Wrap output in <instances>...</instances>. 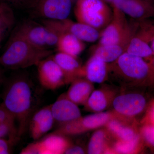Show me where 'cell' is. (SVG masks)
<instances>
[{
	"label": "cell",
	"mask_w": 154,
	"mask_h": 154,
	"mask_svg": "<svg viewBox=\"0 0 154 154\" xmlns=\"http://www.w3.org/2000/svg\"><path fill=\"white\" fill-rule=\"evenodd\" d=\"M2 103L15 118L19 137L28 128L33 115V97L30 82L22 75L12 76L5 83Z\"/></svg>",
	"instance_id": "obj_1"
},
{
	"label": "cell",
	"mask_w": 154,
	"mask_h": 154,
	"mask_svg": "<svg viewBox=\"0 0 154 154\" xmlns=\"http://www.w3.org/2000/svg\"><path fill=\"white\" fill-rule=\"evenodd\" d=\"M108 77L125 85L149 86L154 85V68L150 63L125 52L108 63Z\"/></svg>",
	"instance_id": "obj_2"
},
{
	"label": "cell",
	"mask_w": 154,
	"mask_h": 154,
	"mask_svg": "<svg viewBox=\"0 0 154 154\" xmlns=\"http://www.w3.org/2000/svg\"><path fill=\"white\" fill-rule=\"evenodd\" d=\"M51 54V51L34 46L15 29L5 51L0 56V66L10 69L26 68L37 65Z\"/></svg>",
	"instance_id": "obj_3"
},
{
	"label": "cell",
	"mask_w": 154,
	"mask_h": 154,
	"mask_svg": "<svg viewBox=\"0 0 154 154\" xmlns=\"http://www.w3.org/2000/svg\"><path fill=\"white\" fill-rule=\"evenodd\" d=\"M74 14L78 22L98 30L106 28L113 16V12L102 0H78Z\"/></svg>",
	"instance_id": "obj_4"
},
{
	"label": "cell",
	"mask_w": 154,
	"mask_h": 154,
	"mask_svg": "<svg viewBox=\"0 0 154 154\" xmlns=\"http://www.w3.org/2000/svg\"><path fill=\"white\" fill-rule=\"evenodd\" d=\"M139 26L138 21L134 19L128 22L125 14L113 7L112 19L101 33L99 45L116 44L131 38L136 33Z\"/></svg>",
	"instance_id": "obj_5"
},
{
	"label": "cell",
	"mask_w": 154,
	"mask_h": 154,
	"mask_svg": "<svg viewBox=\"0 0 154 154\" xmlns=\"http://www.w3.org/2000/svg\"><path fill=\"white\" fill-rule=\"evenodd\" d=\"M116 117L114 112L94 113L59 125L54 132L66 136L82 134L105 126L108 122Z\"/></svg>",
	"instance_id": "obj_6"
},
{
	"label": "cell",
	"mask_w": 154,
	"mask_h": 154,
	"mask_svg": "<svg viewBox=\"0 0 154 154\" xmlns=\"http://www.w3.org/2000/svg\"><path fill=\"white\" fill-rule=\"evenodd\" d=\"M72 144L67 136L52 132L45 137L29 144L21 154H62Z\"/></svg>",
	"instance_id": "obj_7"
},
{
	"label": "cell",
	"mask_w": 154,
	"mask_h": 154,
	"mask_svg": "<svg viewBox=\"0 0 154 154\" xmlns=\"http://www.w3.org/2000/svg\"><path fill=\"white\" fill-rule=\"evenodd\" d=\"M112 105L114 112L119 117L132 118L143 112L147 106V101L140 93H127L116 95Z\"/></svg>",
	"instance_id": "obj_8"
},
{
	"label": "cell",
	"mask_w": 154,
	"mask_h": 154,
	"mask_svg": "<svg viewBox=\"0 0 154 154\" xmlns=\"http://www.w3.org/2000/svg\"><path fill=\"white\" fill-rule=\"evenodd\" d=\"M36 66L39 82L45 89L55 90L68 84L63 72L52 57L44 59Z\"/></svg>",
	"instance_id": "obj_9"
},
{
	"label": "cell",
	"mask_w": 154,
	"mask_h": 154,
	"mask_svg": "<svg viewBox=\"0 0 154 154\" xmlns=\"http://www.w3.org/2000/svg\"><path fill=\"white\" fill-rule=\"evenodd\" d=\"M112 4L134 20L154 19V4L148 0H114Z\"/></svg>",
	"instance_id": "obj_10"
},
{
	"label": "cell",
	"mask_w": 154,
	"mask_h": 154,
	"mask_svg": "<svg viewBox=\"0 0 154 154\" xmlns=\"http://www.w3.org/2000/svg\"><path fill=\"white\" fill-rule=\"evenodd\" d=\"M78 106L68 99L65 94H62L51 105L54 122L60 125L79 118L82 116Z\"/></svg>",
	"instance_id": "obj_11"
},
{
	"label": "cell",
	"mask_w": 154,
	"mask_h": 154,
	"mask_svg": "<svg viewBox=\"0 0 154 154\" xmlns=\"http://www.w3.org/2000/svg\"><path fill=\"white\" fill-rule=\"evenodd\" d=\"M37 10L43 17L51 20H63L69 17L71 0H36Z\"/></svg>",
	"instance_id": "obj_12"
},
{
	"label": "cell",
	"mask_w": 154,
	"mask_h": 154,
	"mask_svg": "<svg viewBox=\"0 0 154 154\" xmlns=\"http://www.w3.org/2000/svg\"><path fill=\"white\" fill-rule=\"evenodd\" d=\"M54 122L51 105L39 109L31 116L28 128L34 140L40 139L52 128Z\"/></svg>",
	"instance_id": "obj_13"
},
{
	"label": "cell",
	"mask_w": 154,
	"mask_h": 154,
	"mask_svg": "<svg viewBox=\"0 0 154 154\" xmlns=\"http://www.w3.org/2000/svg\"><path fill=\"white\" fill-rule=\"evenodd\" d=\"M153 36L151 33L139 26L136 33L130 41L125 52L150 61L154 57L150 45Z\"/></svg>",
	"instance_id": "obj_14"
},
{
	"label": "cell",
	"mask_w": 154,
	"mask_h": 154,
	"mask_svg": "<svg viewBox=\"0 0 154 154\" xmlns=\"http://www.w3.org/2000/svg\"><path fill=\"white\" fill-rule=\"evenodd\" d=\"M56 21L63 32L71 33L82 41L94 42L100 38L101 33L99 30L86 24L74 22L67 19Z\"/></svg>",
	"instance_id": "obj_15"
},
{
	"label": "cell",
	"mask_w": 154,
	"mask_h": 154,
	"mask_svg": "<svg viewBox=\"0 0 154 154\" xmlns=\"http://www.w3.org/2000/svg\"><path fill=\"white\" fill-rule=\"evenodd\" d=\"M83 78L93 83L102 84L108 78V65L100 58L93 54L82 66Z\"/></svg>",
	"instance_id": "obj_16"
},
{
	"label": "cell",
	"mask_w": 154,
	"mask_h": 154,
	"mask_svg": "<svg viewBox=\"0 0 154 154\" xmlns=\"http://www.w3.org/2000/svg\"><path fill=\"white\" fill-rule=\"evenodd\" d=\"M116 95L115 91L109 88L94 90L84 105L85 109L93 113L103 112L112 105Z\"/></svg>",
	"instance_id": "obj_17"
},
{
	"label": "cell",
	"mask_w": 154,
	"mask_h": 154,
	"mask_svg": "<svg viewBox=\"0 0 154 154\" xmlns=\"http://www.w3.org/2000/svg\"><path fill=\"white\" fill-rule=\"evenodd\" d=\"M63 72L67 84L79 78H83L82 66L77 57L58 52L52 57Z\"/></svg>",
	"instance_id": "obj_18"
},
{
	"label": "cell",
	"mask_w": 154,
	"mask_h": 154,
	"mask_svg": "<svg viewBox=\"0 0 154 154\" xmlns=\"http://www.w3.org/2000/svg\"><path fill=\"white\" fill-rule=\"evenodd\" d=\"M15 30L34 46L42 49H47L46 30L44 26L33 22H26L19 25Z\"/></svg>",
	"instance_id": "obj_19"
},
{
	"label": "cell",
	"mask_w": 154,
	"mask_h": 154,
	"mask_svg": "<svg viewBox=\"0 0 154 154\" xmlns=\"http://www.w3.org/2000/svg\"><path fill=\"white\" fill-rule=\"evenodd\" d=\"M65 93L66 97L78 105H84L94 90V83L85 78H79L70 83Z\"/></svg>",
	"instance_id": "obj_20"
},
{
	"label": "cell",
	"mask_w": 154,
	"mask_h": 154,
	"mask_svg": "<svg viewBox=\"0 0 154 154\" xmlns=\"http://www.w3.org/2000/svg\"><path fill=\"white\" fill-rule=\"evenodd\" d=\"M132 37L116 44L98 45L94 50L93 54L100 58L107 63L113 62L126 52L128 45Z\"/></svg>",
	"instance_id": "obj_21"
},
{
	"label": "cell",
	"mask_w": 154,
	"mask_h": 154,
	"mask_svg": "<svg viewBox=\"0 0 154 154\" xmlns=\"http://www.w3.org/2000/svg\"><path fill=\"white\" fill-rule=\"evenodd\" d=\"M56 47L58 52L77 57L85 49V44L74 35L63 32L60 34Z\"/></svg>",
	"instance_id": "obj_22"
},
{
	"label": "cell",
	"mask_w": 154,
	"mask_h": 154,
	"mask_svg": "<svg viewBox=\"0 0 154 154\" xmlns=\"http://www.w3.org/2000/svg\"><path fill=\"white\" fill-rule=\"evenodd\" d=\"M119 118L111 119L105 125L107 131L116 138L117 140H132L139 135V132L134 127L127 125Z\"/></svg>",
	"instance_id": "obj_23"
},
{
	"label": "cell",
	"mask_w": 154,
	"mask_h": 154,
	"mask_svg": "<svg viewBox=\"0 0 154 154\" xmlns=\"http://www.w3.org/2000/svg\"><path fill=\"white\" fill-rule=\"evenodd\" d=\"M107 132L106 130L99 129L93 133L88 143V154L110 153V148L107 146Z\"/></svg>",
	"instance_id": "obj_24"
},
{
	"label": "cell",
	"mask_w": 154,
	"mask_h": 154,
	"mask_svg": "<svg viewBox=\"0 0 154 154\" xmlns=\"http://www.w3.org/2000/svg\"><path fill=\"white\" fill-rule=\"evenodd\" d=\"M143 141L140 134L131 140H117L111 149L112 152L119 154H132L137 152L141 149Z\"/></svg>",
	"instance_id": "obj_25"
},
{
	"label": "cell",
	"mask_w": 154,
	"mask_h": 154,
	"mask_svg": "<svg viewBox=\"0 0 154 154\" xmlns=\"http://www.w3.org/2000/svg\"><path fill=\"white\" fill-rule=\"evenodd\" d=\"M15 17L14 12L7 3L4 2L0 8V38H3L14 26Z\"/></svg>",
	"instance_id": "obj_26"
},
{
	"label": "cell",
	"mask_w": 154,
	"mask_h": 154,
	"mask_svg": "<svg viewBox=\"0 0 154 154\" xmlns=\"http://www.w3.org/2000/svg\"><path fill=\"white\" fill-rule=\"evenodd\" d=\"M44 26L46 30V43L47 46H56L59 38L63 31L59 27L55 20L44 21Z\"/></svg>",
	"instance_id": "obj_27"
},
{
	"label": "cell",
	"mask_w": 154,
	"mask_h": 154,
	"mask_svg": "<svg viewBox=\"0 0 154 154\" xmlns=\"http://www.w3.org/2000/svg\"><path fill=\"white\" fill-rule=\"evenodd\" d=\"M14 116L0 102V132L7 130L16 125Z\"/></svg>",
	"instance_id": "obj_28"
},
{
	"label": "cell",
	"mask_w": 154,
	"mask_h": 154,
	"mask_svg": "<svg viewBox=\"0 0 154 154\" xmlns=\"http://www.w3.org/2000/svg\"><path fill=\"white\" fill-rule=\"evenodd\" d=\"M139 133L144 143L154 150V125L146 122L141 128Z\"/></svg>",
	"instance_id": "obj_29"
},
{
	"label": "cell",
	"mask_w": 154,
	"mask_h": 154,
	"mask_svg": "<svg viewBox=\"0 0 154 154\" xmlns=\"http://www.w3.org/2000/svg\"><path fill=\"white\" fill-rule=\"evenodd\" d=\"M15 143L5 138H0V154H11L12 147Z\"/></svg>",
	"instance_id": "obj_30"
},
{
	"label": "cell",
	"mask_w": 154,
	"mask_h": 154,
	"mask_svg": "<svg viewBox=\"0 0 154 154\" xmlns=\"http://www.w3.org/2000/svg\"><path fill=\"white\" fill-rule=\"evenodd\" d=\"M141 28L147 30L154 35V19H148L139 21Z\"/></svg>",
	"instance_id": "obj_31"
},
{
	"label": "cell",
	"mask_w": 154,
	"mask_h": 154,
	"mask_svg": "<svg viewBox=\"0 0 154 154\" xmlns=\"http://www.w3.org/2000/svg\"><path fill=\"white\" fill-rule=\"evenodd\" d=\"M85 153V149L79 146H75L72 144L67 149L65 154H82Z\"/></svg>",
	"instance_id": "obj_32"
},
{
	"label": "cell",
	"mask_w": 154,
	"mask_h": 154,
	"mask_svg": "<svg viewBox=\"0 0 154 154\" xmlns=\"http://www.w3.org/2000/svg\"><path fill=\"white\" fill-rule=\"evenodd\" d=\"M147 117L146 122L154 125V102L151 105Z\"/></svg>",
	"instance_id": "obj_33"
},
{
	"label": "cell",
	"mask_w": 154,
	"mask_h": 154,
	"mask_svg": "<svg viewBox=\"0 0 154 154\" xmlns=\"http://www.w3.org/2000/svg\"><path fill=\"white\" fill-rule=\"evenodd\" d=\"M6 2L13 5H17L23 2L24 0H5Z\"/></svg>",
	"instance_id": "obj_34"
},
{
	"label": "cell",
	"mask_w": 154,
	"mask_h": 154,
	"mask_svg": "<svg viewBox=\"0 0 154 154\" xmlns=\"http://www.w3.org/2000/svg\"><path fill=\"white\" fill-rule=\"evenodd\" d=\"M150 45L152 51L154 56V35L152 37L151 40L150 42Z\"/></svg>",
	"instance_id": "obj_35"
},
{
	"label": "cell",
	"mask_w": 154,
	"mask_h": 154,
	"mask_svg": "<svg viewBox=\"0 0 154 154\" xmlns=\"http://www.w3.org/2000/svg\"><path fill=\"white\" fill-rule=\"evenodd\" d=\"M4 82V79H3V73L2 70L0 69V86Z\"/></svg>",
	"instance_id": "obj_36"
},
{
	"label": "cell",
	"mask_w": 154,
	"mask_h": 154,
	"mask_svg": "<svg viewBox=\"0 0 154 154\" xmlns=\"http://www.w3.org/2000/svg\"><path fill=\"white\" fill-rule=\"evenodd\" d=\"M149 62L152 65V66L154 68V57L152 59V60L150 61Z\"/></svg>",
	"instance_id": "obj_37"
},
{
	"label": "cell",
	"mask_w": 154,
	"mask_h": 154,
	"mask_svg": "<svg viewBox=\"0 0 154 154\" xmlns=\"http://www.w3.org/2000/svg\"><path fill=\"white\" fill-rule=\"evenodd\" d=\"M103 1H106V2H109L111 3L112 4V2L114 1V0H102Z\"/></svg>",
	"instance_id": "obj_38"
},
{
	"label": "cell",
	"mask_w": 154,
	"mask_h": 154,
	"mask_svg": "<svg viewBox=\"0 0 154 154\" xmlns=\"http://www.w3.org/2000/svg\"><path fill=\"white\" fill-rule=\"evenodd\" d=\"M148 1L154 4V0H148Z\"/></svg>",
	"instance_id": "obj_39"
},
{
	"label": "cell",
	"mask_w": 154,
	"mask_h": 154,
	"mask_svg": "<svg viewBox=\"0 0 154 154\" xmlns=\"http://www.w3.org/2000/svg\"><path fill=\"white\" fill-rule=\"evenodd\" d=\"M3 3L4 2L0 3V8H1V7H2V5Z\"/></svg>",
	"instance_id": "obj_40"
},
{
	"label": "cell",
	"mask_w": 154,
	"mask_h": 154,
	"mask_svg": "<svg viewBox=\"0 0 154 154\" xmlns=\"http://www.w3.org/2000/svg\"><path fill=\"white\" fill-rule=\"evenodd\" d=\"M2 38H0V43H1V42L2 41Z\"/></svg>",
	"instance_id": "obj_41"
}]
</instances>
